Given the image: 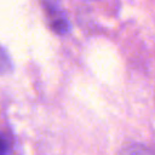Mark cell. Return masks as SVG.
<instances>
[{"label": "cell", "mask_w": 155, "mask_h": 155, "mask_svg": "<svg viewBox=\"0 0 155 155\" xmlns=\"http://www.w3.org/2000/svg\"><path fill=\"white\" fill-rule=\"evenodd\" d=\"M41 4L50 28L58 35H65L70 30V23L59 0H41Z\"/></svg>", "instance_id": "obj_1"}, {"label": "cell", "mask_w": 155, "mask_h": 155, "mask_svg": "<svg viewBox=\"0 0 155 155\" xmlns=\"http://www.w3.org/2000/svg\"><path fill=\"white\" fill-rule=\"evenodd\" d=\"M0 155H7V143L1 134H0Z\"/></svg>", "instance_id": "obj_3"}, {"label": "cell", "mask_w": 155, "mask_h": 155, "mask_svg": "<svg viewBox=\"0 0 155 155\" xmlns=\"http://www.w3.org/2000/svg\"><path fill=\"white\" fill-rule=\"evenodd\" d=\"M119 155H155V151L143 144L133 143L124 147L120 150Z\"/></svg>", "instance_id": "obj_2"}]
</instances>
